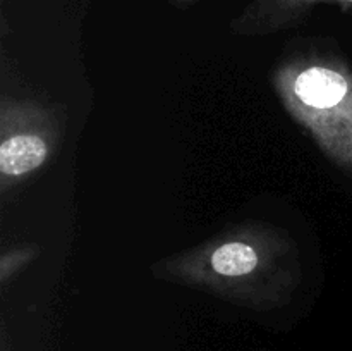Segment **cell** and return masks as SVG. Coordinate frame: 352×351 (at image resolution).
Here are the masks:
<instances>
[{
	"label": "cell",
	"instance_id": "obj_1",
	"mask_svg": "<svg viewBox=\"0 0 352 351\" xmlns=\"http://www.w3.org/2000/svg\"><path fill=\"white\" fill-rule=\"evenodd\" d=\"M151 275L256 312L291 301L302 279L294 237L267 222L236 224L158 260Z\"/></svg>",
	"mask_w": 352,
	"mask_h": 351
},
{
	"label": "cell",
	"instance_id": "obj_3",
	"mask_svg": "<svg viewBox=\"0 0 352 351\" xmlns=\"http://www.w3.org/2000/svg\"><path fill=\"white\" fill-rule=\"evenodd\" d=\"M60 138L52 107L3 93L0 100V188L19 184L43 167Z\"/></svg>",
	"mask_w": 352,
	"mask_h": 351
},
{
	"label": "cell",
	"instance_id": "obj_4",
	"mask_svg": "<svg viewBox=\"0 0 352 351\" xmlns=\"http://www.w3.org/2000/svg\"><path fill=\"white\" fill-rule=\"evenodd\" d=\"M320 6L352 9V0H251L230 21L229 30L236 36H268L301 26Z\"/></svg>",
	"mask_w": 352,
	"mask_h": 351
},
{
	"label": "cell",
	"instance_id": "obj_6",
	"mask_svg": "<svg viewBox=\"0 0 352 351\" xmlns=\"http://www.w3.org/2000/svg\"><path fill=\"white\" fill-rule=\"evenodd\" d=\"M172 3H175V6H191V3L198 2V0H170Z\"/></svg>",
	"mask_w": 352,
	"mask_h": 351
},
{
	"label": "cell",
	"instance_id": "obj_5",
	"mask_svg": "<svg viewBox=\"0 0 352 351\" xmlns=\"http://www.w3.org/2000/svg\"><path fill=\"white\" fill-rule=\"evenodd\" d=\"M40 255V248L34 244H23V246H14L3 251L0 255V282L7 286L10 279L16 277L24 267L34 262Z\"/></svg>",
	"mask_w": 352,
	"mask_h": 351
},
{
	"label": "cell",
	"instance_id": "obj_2",
	"mask_svg": "<svg viewBox=\"0 0 352 351\" xmlns=\"http://www.w3.org/2000/svg\"><path fill=\"white\" fill-rule=\"evenodd\" d=\"M289 116L339 167L352 171V67L330 54L296 55L274 74Z\"/></svg>",
	"mask_w": 352,
	"mask_h": 351
}]
</instances>
